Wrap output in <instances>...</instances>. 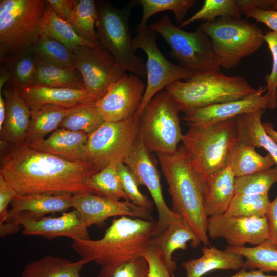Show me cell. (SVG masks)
<instances>
[{
	"instance_id": "cell-1",
	"label": "cell",
	"mask_w": 277,
	"mask_h": 277,
	"mask_svg": "<svg viewBox=\"0 0 277 277\" xmlns=\"http://www.w3.org/2000/svg\"><path fill=\"white\" fill-rule=\"evenodd\" d=\"M98 171L84 161H72L33 149L23 141L11 144L1 159L0 175L18 194L97 192L89 185Z\"/></svg>"
},
{
	"instance_id": "cell-2",
	"label": "cell",
	"mask_w": 277,
	"mask_h": 277,
	"mask_svg": "<svg viewBox=\"0 0 277 277\" xmlns=\"http://www.w3.org/2000/svg\"><path fill=\"white\" fill-rule=\"evenodd\" d=\"M157 221L127 216L113 220L103 237L72 240V249L90 262L109 266L141 256L152 242Z\"/></svg>"
},
{
	"instance_id": "cell-3",
	"label": "cell",
	"mask_w": 277,
	"mask_h": 277,
	"mask_svg": "<svg viewBox=\"0 0 277 277\" xmlns=\"http://www.w3.org/2000/svg\"><path fill=\"white\" fill-rule=\"evenodd\" d=\"M168 185L172 210L191 227L201 243L209 244L208 217L204 207V183L191 165L183 145L171 154H156Z\"/></svg>"
},
{
	"instance_id": "cell-4",
	"label": "cell",
	"mask_w": 277,
	"mask_h": 277,
	"mask_svg": "<svg viewBox=\"0 0 277 277\" xmlns=\"http://www.w3.org/2000/svg\"><path fill=\"white\" fill-rule=\"evenodd\" d=\"M237 141V125L233 118L189 124L182 142L191 165L204 183L227 166L229 153Z\"/></svg>"
},
{
	"instance_id": "cell-5",
	"label": "cell",
	"mask_w": 277,
	"mask_h": 277,
	"mask_svg": "<svg viewBox=\"0 0 277 277\" xmlns=\"http://www.w3.org/2000/svg\"><path fill=\"white\" fill-rule=\"evenodd\" d=\"M166 91L184 113L212 105L243 98L255 92L243 77L221 72L196 73L168 85Z\"/></svg>"
},
{
	"instance_id": "cell-6",
	"label": "cell",
	"mask_w": 277,
	"mask_h": 277,
	"mask_svg": "<svg viewBox=\"0 0 277 277\" xmlns=\"http://www.w3.org/2000/svg\"><path fill=\"white\" fill-rule=\"evenodd\" d=\"M199 27L209 37L220 66L226 69L234 68L264 42L261 29L241 17H219Z\"/></svg>"
},
{
	"instance_id": "cell-7",
	"label": "cell",
	"mask_w": 277,
	"mask_h": 277,
	"mask_svg": "<svg viewBox=\"0 0 277 277\" xmlns=\"http://www.w3.org/2000/svg\"><path fill=\"white\" fill-rule=\"evenodd\" d=\"M135 2L118 9L109 1H98L97 38L98 43L112 55L126 71L144 77L146 65L135 54L129 27L130 12Z\"/></svg>"
},
{
	"instance_id": "cell-8",
	"label": "cell",
	"mask_w": 277,
	"mask_h": 277,
	"mask_svg": "<svg viewBox=\"0 0 277 277\" xmlns=\"http://www.w3.org/2000/svg\"><path fill=\"white\" fill-rule=\"evenodd\" d=\"M45 0L0 1V61L26 49L39 38Z\"/></svg>"
},
{
	"instance_id": "cell-9",
	"label": "cell",
	"mask_w": 277,
	"mask_h": 277,
	"mask_svg": "<svg viewBox=\"0 0 277 277\" xmlns=\"http://www.w3.org/2000/svg\"><path fill=\"white\" fill-rule=\"evenodd\" d=\"M179 109L166 91L157 93L139 117V135L151 153L171 154L183 138Z\"/></svg>"
},
{
	"instance_id": "cell-10",
	"label": "cell",
	"mask_w": 277,
	"mask_h": 277,
	"mask_svg": "<svg viewBox=\"0 0 277 277\" xmlns=\"http://www.w3.org/2000/svg\"><path fill=\"white\" fill-rule=\"evenodd\" d=\"M171 48V55L181 66L194 73L221 72V67L208 36L199 27L193 32L175 26L167 15L151 24Z\"/></svg>"
},
{
	"instance_id": "cell-11",
	"label": "cell",
	"mask_w": 277,
	"mask_h": 277,
	"mask_svg": "<svg viewBox=\"0 0 277 277\" xmlns=\"http://www.w3.org/2000/svg\"><path fill=\"white\" fill-rule=\"evenodd\" d=\"M156 35L150 26L138 24L132 41L134 49L142 50L147 55V82L141 104L135 115L137 117L150 100L164 88L175 81L187 80L196 74L168 60L157 46Z\"/></svg>"
},
{
	"instance_id": "cell-12",
	"label": "cell",
	"mask_w": 277,
	"mask_h": 277,
	"mask_svg": "<svg viewBox=\"0 0 277 277\" xmlns=\"http://www.w3.org/2000/svg\"><path fill=\"white\" fill-rule=\"evenodd\" d=\"M140 132L139 117L120 122H104L88 135L86 161L98 171L116 160L122 162L133 147Z\"/></svg>"
},
{
	"instance_id": "cell-13",
	"label": "cell",
	"mask_w": 277,
	"mask_h": 277,
	"mask_svg": "<svg viewBox=\"0 0 277 277\" xmlns=\"http://www.w3.org/2000/svg\"><path fill=\"white\" fill-rule=\"evenodd\" d=\"M73 53L74 67L82 77L85 89L96 101L105 94L111 84L126 73L100 44L96 47L78 46Z\"/></svg>"
},
{
	"instance_id": "cell-14",
	"label": "cell",
	"mask_w": 277,
	"mask_h": 277,
	"mask_svg": "<svg viewBox=\"0 0 277 277\" xmlns=\"http://www.w3.org/2000/svg\"><path fill=\"white\" fill-rule=\"evenodd\" d=\"M152 154L145 148L138 135L123 163L133 174L139 186H146L151 194L158 215L155 235L169 224L183 219L171 209L165 201L156 161Z\"/></svg>"
},
{
	"instance_id": "cell-15",
	"label": "cell",
	"mask_w": 277,
	"mask_h": 277,
	"mask_svg": "<svg viewBox=\"0 0 277 277\" xmlns=\"http://www.w3.org/2000/svg\"><path fill=\"white\" fill-rule=\"evenodd\" d=\"M146 84L141 77L125 73L108 87L95 102L105 122H116L133 117L141 104Z\"/></svg>"
},
{
	"instance_id": "cell-16",
	"label": "cell",
	"mask_w": 277,
	"mask_h": 277,
	"mask_svg": "<svg viewBox=\"0 0 277 277\" xmlns=\"http://www.w3.org/2000/svg\"><path fill=\"white\" fill-rule=\"evenodd\" d=\"M208 237L225 239L231 247L246 244L256 246L268 239V227L265 217H245L226 214L208 217Z\"/></svg>"
},
{
	"instance_id": "cell-17",
	"label": "cell",
	"mask_w": 277,
	"mask_h": 277,
	"mask_svg": "<svg viewBox=\"0 0 277 277\" xmlns=\"http://www.w3.org/2000/svg\"><path fill=\"white\" fill-rule=\"evenodd\" d=\"M72 208L80 212L87 228L93 225L102 227L107 219L112 217L153 220L150 211L130 201H118L92 194L73 195Z\"/></svg>"
},
{
	"instance_id": "cell-18",
	"label": "cell",
	"mask_w": 277,
	"mask_h": 277,
	"mask_svg": "<svg viewBox=\"0 0 277 277\" xmlns=\"http://www.w3.org/2000/svg\"><path fill=\"white\" fill-rule=\"evenodd\" d=\"M8 220L20 225L23 228V234L26 236H38L48 239L66 237L72 240L90 239L81 214L74 209L55 217L34 218L19 214Z\"/></svg>"
},
{
	"instance_id": "cell-19",
	"label": "cell",
	"mask_w": 277,
	"mask_h": 277,
	"mask_svg": "<svg viewBox=\"0 0 277 277\" xmlns=\"http://www.w3.org/2000/svg\"><path fill=\"white\" fill-rule=\"evenodd\" d=\"M265 87L241 99L219 103L184 113L183 119L189 124H204L235 118L260 109H267L269 99Z\"/></svg>"
},
{
	"instance_id": "cell-20",
	"label": "cell",
	"mask_w": 277,
	"mask_h": 277,
	"mask_svg": "<svg viewBox=\"0 0 277 277\" xmlns=\"http://www.w3.org/2000/svg\"><path fill=\"white\" fill-rule=\"evenodd\" d=\"M31 113L48 104L71 108L96 101L85 89L30 85L14 90Z\"/></svg>"
},
{
	"instance_id": "cell-21",
	"label": "cell",
	"mask_w": 277,
	"mask_h": 277,
	"mask_svg": "<svg viewBox=\"0 0 277 277\" xmlns=\"http://www.w3.org/2000/svg\"><path fill=\"white\" fill-rule=\"evenodd\" d=\"M88 134L59 128L47 137L27 143L36 150L72 161H86Z\"/></svg>"
},
{
	"instance_id": "cell-22",
	"label": "cell",
	"mask_w": 277,
	"mask_h": 277,
	"mask_svg": "<svg viewBox=\"0 0 277 277\" xmlns=\"http://www.w3.org/2000/svg\"><path fill=\"white\" fill-rule=\"evenodd\" d=\"M2 93L6 101V115L1 130V143L5 145L25 141L30 125L31 112L14 90L3 88Z\"/></svg>"
},
{
	"instance_id": "cell-23",
	"label": "cell",
	"mask_w": 277,
	"mask_h": 277,
	"mask_svg": "<svg viewBox=\"0 0 277 277\" xmlns=\"http://www.w3.org/2000/svg\"><path fill=\"white\" fill-rule=\"evenodd\" d=\"M72 197L71 193L17 194L10 203L8 220L19 214L38 218L49 213L65 212L72 208Z\"/></svg>"
},
{
	"instance_id": "cell-24",
	"label": "cell",
	"mask_w": 277,
	"mask_h": 277,
	"mask_svg": "<svg viewBox=\"0 0 277 277\" xmlns=\"http://www.w3.org/2000/svg\"><path fill=\"white\" fill-rule=\"evenodd\" d=\"M235 179L227 166L204 182V207L207 217L226 213L235 194Z\"/></svg>"
},
{
	"instance_id": "cell-25",
	"label": "cell",
	"mask_w": 277,
	"mask_h": 277,
	"mask_svg": "<svg viewBox=\"0 0 277 277\" xmlns=\"http://www.w3.org/2000/svg\"><path fill=\"white\" fill-rule=\"evenodd\" d=\"M197 248L201 242L189 224L183 219L169 224L165 228L154 235L152 242L160 250L167 268L170 274L176 269V262L172 260V254L177 250H185L187 243Z\"/></svg>"
},
{
	"instance_id": "cell-26",
	"label": "cell",
	"mask_w": 277,
	"mask_h": 277,
	"mask_svg": "<svg viewBox=\"0 0 277 277\" xmlns=\"http://www.w3.org/2000/svg\"><path fill=\"white\" fill-rule=\"evenodd\" d=\"M202 255L182 262L186 277H202L215 270H239L244 264V258L238 254L221 250L214 246L203 247ZM171 277H176L174 274Z\"/></svg>"
},
{
	"instance_id": "cell-27",
	"label": "cell",
	"mask_w": 277,
	"mask_h": 277,
	"mask_svg": "<svg viewBox=\"0 0 277 277\" xmlns=\"http://www.w3.org/2000/svg\"><path fill=\"white\" fill-rule=\"evenodd\" d=\"M264 109L244 113L235 117L238 141L255 148H263L273 157L277 166V143L265 132L261 117Z\"/></svg>"
},
{
	"instance_id": "cell-28",
	"label": "cell",
	"mask_w": 277,
	"mask_h": 277,
	"mask_svg": "<svg viewBox=\"0 0 277 277\" xmlns=\"http://www.w3.org/2000/svg\"><path fill=\"white\" fill-rule=\"evenodd\" d=\"M39 30L42 34L61 42L73 52L78 46L96 47L99 44L81 37L68 22L55 13L47 1L40 21Z\"/></svg>"
},
{
	"instance_id": "cell-29",
	"label": "cell",
	"mask_w": 277,
	"mask_h": 277,
	"mask_svg": "<svg viewBox=\"0 0 277 277\" xmlns=\"http://www.w3.org/2000/svg\"><path fill=\"white\" fill-rule=\"evenodd\" d=\"M89 262L82 258L73 262L60 256L46 255L26 265L21 277H84L80 272Z\"/></svg>"
},
{
	"instance_id": "cell-30",
	"label": "cell",
	"mask_w": 277,
	"mask_h": 277,
	"mask_svg": "<svg viewBox=\"0 0 277 277\" xmlns=\"http://www.w3.org/2000/svg\"><path fill=\"white\" fill-rule=\"evenodd\" d=\"M276 165L275 160L269 153L262 156L256 151L255 147L238 141L232 148L227 162V166L235 177L264 171Z\"/></svg>"
},
{
	"instance_id": "cell-31",
	"label": "cell",
	"mask_w": 277,
	"mask_h": 277,
	"mask_svg": "<svg viewBox=\"0 0 277 277\" xmlns=\"http://www.w3.org/2000/svg\"><path fill=\"white\" fill-rule=\"evenodd\" d=\"M73 108H66L48 104L31 113L30 125L25 141L30 143L43 139L47 134L59 129L63 120Z\"/></svg>"
},
{
	"instance_id": "cell-32",
	"label": "cell",
	"mask_w": 277,
	"mask_h": 277,
	"mask_svg": "<svg viewBox=\"0 0 277 277\" xmlns=\"http://www.w3.org/2000/svg\"><path fill=\"white\" fill-rule=\"evenodd\" d=\"M245 259L243 268L247 270L258 269L264 273H277V246L267 239L253 247H231L225 249Z\"/></svg>"
},
{
	"instance_id": "cell-33",
	"label": "cell",
	"mask_w": 277,
	"mask_h": 277,
	"mask_svg": "<svg viewBox=\"0 0 277 277\" xmlns=\"http://www.w3.org/2000/svg\"><path fill=\"white\" fill-rule=\"evenodd\" d=\"M30 49L38 64L75 67L73 52L61 42L42 33Z\"/></svg>"
},
{
	"instance_id": "cell-34",
	"label": "cell",
	"mask_w": 277,
	"mask_h": 277,
	"mask_svg": "<svg viewBox=\"0 0 277 277\" xmlns=\"http://www.w3.org/2000/svg\"><path fill=\"white\" fill-rule=\"evenodd\" d=\"M32 85L85 89L82 77L75 67L38 64Z\"/></svg>"
},
{
	"instance_id": "cell-35",
	"label": "cell",
	"mask_w": 277,
	"mask_h": 277,
	"mask_svg": "<svg viewBox=\"0 0 277 277\" xmlns=\"http://www.w3.org/2000/svg\"><path fill=\"white\" fill-rule=\"evenodd\" d=\"M37 64L30 47L1 63L9 73V84L13 90L32 84Z\"/></svg>"
},
{
	"instance_id": "cell-36",
	"label": "cell",
	"mask_w": 277,
	"mask_h": 277,
	"mask_svg": "<svg viewBox=\"0 0 277 277\" xmlns=\"http://www.w3.org/2000/svg\"><path fill=\"white\" fill-rule=\"evenodd\" d=\"M95 103L74 107L61 123L60 128L87 134L93 132L104 122Z\"/></svg>"
},
{
	"instance_id": "cell-37",
	"label": "cell",
	"mask_w": 277,
	"mask_h": 277,
	"mask_svg": "<svg viewBox=\"0 0 277 277\" xmlns=\"http://www.w3.org/2000/svg\"><path fill=\"white\" fill-rule=\"evenodd\" d=\"M98 20L97 5L94 0H79L68 23L82 38L98 43L95 29Z\"/></svg>"
},
{
	"instance_id": "cell-38",
	"label": "cell",
	"mask_w": 277,
	"mask_h": 277,
	"mask_svg": "<svg viewBox=\"0 0 277 277\" xmlns=\"http://www.w3.org/2000/svg\"><path fill=\"white\" fill-rule=\"evenodd\" d=\"M121 162L118 160H114L90 177L89 184L99 196L118 201L121 199L129 201L122 188L118 173L117 166Z\"/></svg>"
},
{
	"instance_id": "cell-39",
	"label": "cell",
	"mask_w": 277,
	"mask_h": 277,
	"mask_svg": "<svg viewBox=\"0 0 277 277\" xmlns=\"http://www.w3.org/2000/svg\"><path fill=\"white\" fill-rule=\"evenodd\" d=\"M270 202L268 195L235 194L225 214L245 217H265Z\"/></svg>"
},
{
	"instance_id": "cell-40",
	"label": "cell",
	"mask_w": 277,
	"mask_h": 277,
	"mask_svg": "<svg viewBox=\"0 0 277 277\" xmlns=\"http://www.w3.org/2000/svg\"><path fill=\"white\" fill-rule=\"evenodd\" d=\"M277 182V166L250 175L235 177V193L245 195H268Z\"/></svg>"
},
{
	"instance_id": "cell-41",
	"label": "cell",
	"mask_w": 277,
	"mask_h": 277,
	"mask_svg": "<svg viewBox=\"0 0 277 277\" xmlns=\"http://www.w3.org/2000/svg\"><path fill=\"white\" fill-rule=\"evenodd\" d=\"M142 7V16L138 24L147 25L154 14L162 11H172L178 23L181 24L188 10L195 4V0H139L136 1Z\"/></svg>"
},
{
	"instance_id": "cell-42",
	"label": "cell",
	"mask_w": 277,
	"mask_h": 277,
	"mask_svg": "<svg viewBox=\"0 0 277 277\" xmlns=\"http://www.w3.org/2000/svg\"><path fill=\"white\" fill-rule=\"evenodd\" d=\"M241 16L235 0H205L201 8L179 27L181 28L199 20L209 22L221 17L240 18Z\"/></svg>"
},
{
	"instance_id": "cell-43",
	"label": "cell",
	"mask_w": 277,
	"mask_h": 277,
	"mask_svg": "<svg viewBox=\"0 0 277 277\" xmlns=\"http://www.w3.org/2000/svg\"><path fill=\"white\" fill-rule=\"evenodd\" d=\"M149 275L147 260L139 256L118 264L101 266L98 277H149Z\"/></svg>"
},
{
	"instance_id": "cell-44",
	"label": "cell",
	"mask_w": 277,
	"mask_h": 277,
	"mask_svg": "<svg viewBox=\"0 0 277 277\" xmlns=\"http://www.w3.org/2000/svg\"><path fill=\"white\" fill-rule=\"evenodd\" d=\"M117 171L122 188L130 201L151 212L153 202L139 190V185L129 168L122 162L118 163Z\"/></svg>"
},
{
	"instance_id": "cell-45",
	"label": "cell",
	"mask_w": 277,
	"mask_h": 277,
	"mask_svg": "<svg viewBox=\"0 0 277 277\" xmlns=\"http://www.w3.org/2000/svg\"><path fill=\"white\" fill-rule=\"evenodd\" d=\"M264 40L268 45L273 60L271 72L265 76L266 94L269 99L267 109L272 110L277 107V32L272 31L266 32Z\"/></svg>"
},
{
	"instance_id": "cell-46",
	"label": "cell",
	"mask_w": 277,
	"mask_h": 277,
	"mask_svg": "<svg viewBox=\"0 0 277 277\" xmlns=\"http://www.w3.org/2000/svg\"><path fill=\"white\" fill-rule=\"evenodd\" d=\"M148 261L149 277H171L160 249L152 242L141 254Z\"/></svg>"
},
{
	"instance_id": "cell-47",
	"label": "cell",
	"mask_w": 277,
	"mask_h": 277,
	"mask_svg": "<svg viewBox=\"0 0 277 277\" xmlns=\"http://www.w3.org/2000/svg\"><path fill=\"white\" fill-rule=\"evenodd\" d=\"M17 194V192L0 175V225L8 220V207Z\"/></svg>"
},
{
	"instance_id": "cell-48",
	"label": "cell",
	"mask_w": 277,
	"mask_h": 277,
	"mask_svg": "<svg viewBox=\"0 0 277 277\" xmlns=\"http://www.w3.org/2000/svg\"><path fill=\"white\" fill-rule=\"evenodd\" d=\"M243 14L247 18H252L257 22L262 23L272 31L277 32V10L252 8L247 10Z\"/></svg>"
},
{
	"instance_id": "cell-49",
	"label": "cell",
	"mask_w": 277,
	"mask_h": 277,
	"mask_svg": "<svg viewBox=\"0 0 277 277\" xmlns=\"http://www.w3.org/2000/svg\"><path fill=\"white\" fill-rule=\"evenodd\" d=\"M77 0H47L55 13L68 22L73 13Z\"/></svg>"
},
{
	"instance_id": "cell-50",
	"label": "cell",
	"mask_w": 277,
	"mask_h": 277,
	"mask_svg": "<svg viewBox=\"0 0 277 277\" xmlns=\"http://www.w3.org/2000/svg\"><path fill=\"white\" fill-rule=\"evenodd\" d=\"M265 217L268 227V239L277 246V195L270 202Z\"/></svg>"
},
{
	"instance_id": "cell-51",
	"label": "cell",
	"mask_w": 277,
	"mask_h": 277,
	"mask_svg": "<svg viewBox=\"0 0 277 277\" xmlns=\"http://www.w3.org/2000/svg\"><path fill=\"white\" fill-rule=\"evenodd\" d=\"M272 0H236L242 14L252 8L263 10L271 9Z\"/></svg>"
},
{
	"instance_id": "cell-52",
	"label": "cell",
	"mask_w": 277,
	"mask_h": 277,
	"mask_svg": "<svg viewBox=\"0 0 277 277\" xmlns=\"http://www.w3.org/2000/svg\"><path fill=\"white\" fill-rule=\"evenodd\" d=\"M21 226L12 220H8L5 223L0 225V236L4 238L5 236L16 234L19 230Z\"/></svg>"
},
{
	"instance_id": "cell-53",
	"label": "cell",
	"mask_w": 277,
	"mask_h": 277,
	"mask_svg": "<svg viewBox=\"0 0 277 277\" xmlns=\"http://www.w3.org/2000/svg\"><path fill=\"white\" fill-rule=\"evenodd\" d=\"M248 270L243 267L236 274L229 277H277V275L265 274V273L258 269Z\"/></svg>"
},
{
	"instance_id": "cell-54",
	"label": "cell",
	"mask_w": 277,
	"mask_h": 277,
	"mask_svg": "<svg viewBox=\"0 0 277 277\" xmlns=\"http://www.w3.org/2000/svg\"><path fill=\"white\" fill-rule=\"evenodd\" d=\"M2 92H0V131L2 129L3 126L6 115V104L5 100Z\"/></svg>"
},
{
	"instance_id": "cell-55",
	"label": "cell",
	"mask_w": 277,
	"mask_h": 277,
	"mask_svg": "<svg viewBox=\"0 0 277 277\" xmlns=\"http://www.w3.org/2000/svg\"><path fill=\"white\" fill-rule=\"evenodd\" d=\"M262 125L266 133L277 143V131L273 124L270 122H265Z\"/></svg>"
},
{
	"instance_id": "cell-56",
	"label": "cell",
	"mask_w": 277,
	"mask_h": 277,
	"mask_svg": "<svg viewBox=\"0 0 277 277\" xmlns=\"http://www.w3.org/2000/svg\"><path fill=\"white\" fill-rule=\"evenodd\" d=\"M271 9L277 10V0L271 1Z\"/></svg>"
},
{
	"instance_id": "cell-57",
	"label": "cell",
	"mask_w": 277,
	"mask_h": 277,
	"mask_svg": "<svg viewBox=\"0 0 277 277\" xmlns=\"http://www.w3.org/2000/svg\"><path fill=\"white\" fill-rule=\"evenodd\" d=\"M276 99H277V92H276Z\"/></svg>"
}]
</instances>
